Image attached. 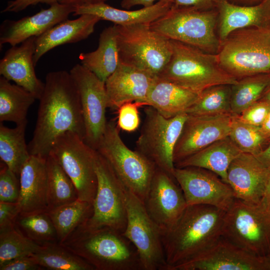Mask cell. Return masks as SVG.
<instances>
[{
    "label": "cell",
    "mask_w": 270,
    "mask_h": 270,
    "mask_svg": "<svg viewBox=\"0 0 270 270\" xmlns=\"http://www.w3.org/2000/svg\"><path fill=\"white\" fill-rule=\"evenodd\" d=\"M33 136L28 144L30 156L46 158L56 140L68 132L84 139L80 95L70 73L51 72L45 78Z\"/></svg>",
    "instance_id": "1"
},
{
    "label": "cell",
    "mask_w": 270,
    "mask_h": 270,
    "mask_svg": "<svg viewBox=\"0 0 270 270\" xmlns=\"http://www.w3.org/2000/svg\"><path fill=\"white\" fill-rule=\"evenodd\" d=\"M225 213L210 205L187 206L176 224L162 232L169 270L195 258L222 236Z\"/></svg>",
    "instance_id": "2"
},
{
    "label": "cell",
    "mask_w": 270,
    "mask_h": 270,
    "mask_svg": "<svg viewBox=\"0 0 270 270\" xmlns=\"http://www.w3.org/2000/svg\"><path fill=\"white\" fill-rule=\"evenodd\" d=\"M61 244L95 270H144L135 246L113 228H78Z\"/></svg>",
    "instance_id": "3"
},
{
    "label": "cell",
    "mask_w": 270,
    "mask_h": 270,
    "mask_svg": "<svg viewBox=\"0 0 270 270\" xmlns=\"http://www.w3.org/2000/svg\"><path fill=\"white\" fill-rule=\"evenodd\" d=\"M170 58L157 77L200 94L210 86L233 85L238 80L220 64L217 54L204 52L190 45L170 40Z\"/></svg>",
    "instance_id": "4"
},
{
    "label": "cell",
    "mask_w": 270,
    "mask_h": 270,
    "mask_svg": "<svg viewBox=\"0 0 270 270\" xmlns=\"http://www.w3.org/2000/svg\"><path fill=\"white\" fill-rule=\"evenodd\" d=\"M221 67L238 80L270 72V29L247 28L232 32L216 54Z\"/></svg>",
    "instance_id": "5"
},
{
    "label": "cell",
    "mask_w": 270,
    "mask_h": 270,
    "mask_svg": "<svg viewBox=\"0 0 270 270\" xmlns=\"http://www.w3.org/2000/svg\"><path fill=\"white\" fill-rule=\"evenodd\" d=\"M218 20L217 9L200 10L172 6L167 13L150 26L153 30L169 40L216 54L220 46L217 34Z\"/></svg>",
    "instance_id": "6"
},
{
    "label": "cell",
    "mask_w": 270,
    "mask_h": 270,
    "mask_svg": "<svg viewBox=\"0 0 270 270\" xmlns=\"http://www.w3.org/2000/svg\"><path fill=\"white\" fill-rule=\"evenodd\" d=\"M96 150L108 162L126 188L144 202L157 166L125 144L114 120L108 122Z\"/></svg>",
    "instance_id": "7"
},
{
    "label": "cell",
    "mask_w": 270,
    "mask_h": 270,
    "mask_svg": "<svg viewBox=\"0 0 270 270\" xmlns=\"http://www.w3.org/2000/svg\"><path fill=\"white\" fill-rule=\"evenodd\" d=\"M150 24H114L120 62L159 75L172 54L170 40L153 30Z\"/></svg>",
    "instance_id": "8"
},
{
    "label": "cell",
    "mask_w": 270,
    "mask_h": 270,
    "mask_svg": "<svg viewBox=\"0 0 270 270\" xmlns=\"http://www.w3.org/2000/svg\"><path fill=\"white\" fill-rule=\"evenodd\" d=\"M222 236L248 252L265 258L270 254V211L260 203L235 199L226 212Z\"/></svg>",
    "instance_id": "9"
},
{
    "label": "cell",
    "mask_w": 270,
    "mask_h": 270,
    "mask_svg": "<svg viewBox=\"0 0 270 270\" xmlns=\"http://www.w3.org/2000/svg\"><path fill=\"white\" fill-rule=\"evenodd\" d=\"M94 166L98 187L92 203L93 213L86 223L78 228L106 227L124 233L127 222L126 188L108 162L96 150Z\"/></svg>",
    "instance_id": "10"
},
{
    "label": "cell",
    "mask_w": 270,
    "mask_h": 270,
    "mask_svg": "<svg viewBox=\"0 0 270 270\" xmlns=\"http://www.w3.org/2000/svg\"><path fill=\"white\" fill-rule=\"evenodd\" d=\"M144 114L136 150L174 179V152L188 114L167 118L150 106Z\"/></svg>",
    "instance_id": "11"
},
{
    "label": "cell",
    "mask_w": 270,
    "mask_h": 270,
    "mask_svg": "<svg viewBox=\"0 0 270 270\" xmlns=\"http://www.w3.org/2000/svg\"><path fill=\"white\" fill-rule=\"evenodd\" d=\"M96 150L77 134L68 132L54 142L50 154L72 180L78 199L92 204L98 179L94 166Z\"/></svg>",
    "instance_id": "12"
},
{
    "label": "cell",
    "mask_w": 270,
    "mask_h": 270,
    "mask_svg": "<svg viewBox=\"0 0 270 270\" xmlns=\"http://www.w3.org/2000/svg\"><path fill=\"white\" fill-rule=\"evenodd\" d=\"M127 222L124 234L135 246L144 270H169L162 231L147 213L144 202L126 189Z\"/></svg>",
    "instance_id": "13"
},
{
    "label": "cell",
    "mask_w": 270,
    "mask_h": 270,
    "mask_svg": "<svg viewBox=\"0 0 270 270\" xmlns=\"http://www.w3.org/2000/svg\"><path fill=\"white\" fill-rule=\"evenodd\" d=\"M78 91L85 128L84 142L96 150L106 128L108 97L105 82L82 64L70 70Z\"/></svg>",
    "instance_id": "14"
},
{
    "label": "cell",
    "mask_w": 270,
    "mask_h": 270,
    "mask_svg": "<svg viewBox=\"0 0 270 270\" xmlns=\"http://www.w3.org/2000/svg\"><path fill=\"white\" fill-rule=\"evenodd\" d=\"M174 177L188 206L206 204L227 211L236 198L230 185L215 173L201 168H176Z\"/></svg>",
    "instance_id": "15"
},
{
    "label": "cell",
    "mask_w": 270,
    "mask_h": 270,
    "mask_svg": "<svg viewBox=\"0 0 270 270\" xmlns=\"http://www.w3.org/2000/svg\"><path fill=\"white\" fill-rule=\"evenodd\" d=\"M150 218L162 232L170 229L188 205L176 180L157 168L144 202Z\"/></svg>",
    "instance_id": "16"
},
{
    "label": "cell",
    "mask_w": 270,
    "mask_h": 270,
    "mask_svg": "<svg viewBox=\"0 0 270 270\" xmlns=\"http://www.w3.org/2000/svg\"><path fill=\"white\" fill-rule=\"evenodd\" d=\"M233 114H188L174 152V164L228 136Z\"/></svg>",
    "instance_id": "17"
},
{
    "label": "cell",
    "mask_w": 270,
    "mask_h": 270,
    "mask_svg": "<svg viewBox=\"0 0 270 270\" xmlns=\"http://www.w3.org/2000/svg\"><path fill=\"white\" fill-rule=\"evenodd\" d=\"M174 270H268L265 258L252 254L222 236Z\"/></svg>",
    "instance_id": "18"
},
{
    "label": "cell",
    "mask_w": 270,
    "mask_h": 270,
    "mask_svg": "<svg viewBox=\"0 0 270 270\" xmlns=\"http://www.w3.org/2000/svg\"><path fill=\"white\" fill-rule=\"evenodd\" d=\"M270 171L254 156L242 152L228 167L227 183L236 199L258 204L264 196Z\"/></svg>",
    "instance_id": "19"
},
{
    "label": "cell",
    "mask_w": 270,
    "mask_h": 270,
    "mask_svg": "<svg viewBox=\"0 0 270 270\" xmlns=\"http://www.w3.org/2000/svg\"><path fill=\"white\" fill-rule=\"evenodd\" d=\"M75 6L56 2L46 9L18 20H6L0 27V46H15L32 37L38 36L73 14Z\"/></svg>",
    "instance_id": "20"
},
{
    "label": "cell",
    "mask_w": 270,
    "mask_h": 270,
    "mask_svg": "<svg viewBox=\"0 0 270 270\" xmlns=\"http://www.w3.org/2000/svg\"><path fill=\"white\" fill-rule=\"evenodd\" d=\"M155 77L120 62L116 70L105 82L108 108L118 110L123 104L144 101Z\"/></svg>",
    "instance_id": "21"
},
{
    "label": "cell",
    "mask_w": 270,
    "mask_h": 270,
    "mask_svg": "<svg viewBox=\"0 0 270 270\" xmlns=\"http://www.w3.org/2000/svg\"><path fill=\"white\" fill-rule=\"evenodd\" d=\"M36 37L24 41L20 46H12L0 60V74L14 82L40 100L44 92V82L36 76L34 62Z\"/></svg>",
    "instance_id": "22"
},
{
    "label": "cell",
    "mask_w": 270,
    "mask_h": 270,
    "mask_svg": "<svg viewBox=\"0 0 270 270\" xmlns=\"http://www.w3.org/2000/svg\"><path fill=\"white\" fill-rule=\"evenodd\" d=\"M17 202L20 215L47 211L48 177L46 158L30 156L20 174Z\"/></svg>",
    "instance_id": "23"
},
{
    "label": "cell",
    "mask_w": 270,
    "mask_h": 270,
    "mask_svg": "<svg viewBox=\"0 0 270 270\" xmlns=\"http://www.w3.org/2000/svg\"><path fill=\"white\" fill-rule=\"evenodd\" d=\"M217 34L220 43L233 31L256 28L270 29V0L252 6H239L219 0Z\"/></svg>",
    "instance_id": "24"
},
{
    "label": "cell",
    "mask_w": 270,
    "mask_h": 270,
    "mask_svg": "<svg viewBox=\"0 0 270 270\" xmlns=\"http://www.w3.org/2000/svg\"><path fill=\"white\" fill-rule=\"evenodd\" d=\"M100 18L94 15L84 14L74 20H66L36 37L34 62L52 48L67 44L76 43L87 38L94 30Z\"/></svg>",
    "instance_id": "25"
},
{
    "label": "cell",
    "mask_w": 270,
    "mask_h": 270,
    "mask_svg": "<svg viewBox=\"0 0 270 270\" xmlns=\"http://www.w3.org/2000/svg\"><path fill=\"white\" fill-rule=\"evenodd\" d=\"M199 94L170 81L155 77L144 101L166 118L186 113L196 102Z\"/></svg>",
    "instance_id": "26"
},
{
    "label": "cell",
    "mask_w": 270,
    "mask_h": 270,
    "mask_svg": "<svg viewBox=\"0 0 270 270\" xmlns=\"http://www.w3.org/2000/svg\"><path fill=\"white\" fill-rule=\"evenodd\" d=\"M172 6V2L162 0L150 6L130 10L116 8L105 2H101L76 6L73 15L92 14L98 16L100 20L122 26L150 24L167 13Z\"/></svg>",
    "instance_id": "27"
},
{
    "label": "cell",
    "mask_w": 270,
    "mask_h": 270,
    "mask_svg": "<svg viewBox=\"0 0 270 270\" xmlns=\"http://www.w3.org/2000/svg\"><path fill=\"white\" fill-rule=\"evenodd\" d=\"M242 152L228 136L176 164L174 166L203 168L215 173L227 183L228 167L232 161Z\"/></svg>",
    "instance_id": "28"
},
{
    "label": "cell",
    "mask_w": 270,
    "mask_h": 270,
    "mask_svg": "<svg viewBox=\"0 0 270 270\" xmlns=\"http://www.w3.org/2000/svg\"><path fill=\"white\" fill-rule=\"evenodd\" d=\"M78 58L82 66L105 82L120 64L114 24L102 32L98 48L95 50L80 53Z\"/></svg>",
    "instance_id": "29"
},
{
    "label": "cell",
    "mask_w": 270,
    "mask_h": 270,
    "mask_svg": "<svg viewBox=\"0 0 270 270\" xmlns=\"http://www.w3.org/2000/svg\"><path fill=\"white\" fill-rule=\"evenodd\" d=\"M36 100L28 91L18 84L0 78V122H12L20 124L28 122L27 113Z\"/></svg>",
    "instance_id": "30"
},
{
    "label": "cell",
    "mask_w": 270,
    "mask_h": 270,
    "mask_svg": "<svg viewBox=\"0 0 270 270\" xmlns=\"http://www.w3.org/2000/svg\"><path fill=\"white\" fill-rule=\"evenodd\" d=\"M46 212L56 228L58 242L62 244L91 217L93 205L78 199Z\"/></svg>",
    "instance_id": "31"
},
{
    "label": "cell",
    "mask_w": 270,
    "mask_h": 270,
    "mask_svg": "<svg viewBox=\"0 0 270 270\" xmlns=\"http://www.w3.org/2000/svg\"><path fill=\"white\" fill-rule=\"evenodd\" d=\"M28 122L9 128L0 124V158L1 160L18 176L30 155L25 141Z\"/></svg>",
    "instance_id": "32"
},
{
    "label": "cell",
    "mask_w": 270,
    "mask_h": 270,
    "mask_svg": "<svg viewBox=\"0 0 270 270\" xmlns=\"http://www.w3.org/2000/svg\"><path fill=\"white\" fill-rule=\"evenodd\" d=\"M48 177L47 211L78 200L72 180L52 154L46 158Z\"/></svg>",
    "instance_id": "33"
},
{
    "label": "cell",
    "mask_w": 270,
    "mask_h": 270,
    "mask_svg": "<svg viewBox=\"0 0 270 270\" xmlns=\"http://www.w3.org/2000/svg\"><path fill=\"white\" fill-rule=\"evenodd\" d=\"M32 256L44 269L95 270L91 264L83 258L58 242L42 244L40 249Z\"/></svg>",
    "instance_id": "34"
},
{
    "label": "cell",
    "mask_w": 270,
    "mask_h": 270,
    "mask_svg": "<svg viewBox=\"0 0 270 270\" xmlns=\"http://www.w3.org/2000/svg\"><path fill=\"white\" fill-rule=\"evenodd\" d=\"M270 84V72L246 76L231 86L230 108L234 116L240 115L259 100Z\"/></svg>",
    "instance_id": "35"
},
{
    "label": "cell",
    "mask_w": 270,
    "mask_h": 270,
    "mask_svg": "<svg viewBox=\"0 0 270 270\" xmlns=\"http://www.w3.org/2000/svg\"><path fill=\"white\" fill-rule=\"evenodd\" d=\"M231 86L216 85L204 90L196 102L188 110L186 114L196 116L232 114Z\"/></svg>",
    "instance_id": "36"
},
{
    "label": "cell",
    "mask_w": 270,
    "mask_h": 270,
    "mask_svg": "<svg viewBox=\"0 0 270 270\" xmlns=\"http://www.w3.org/2000/svg\"><path fill=\"white\" fill-rule=\"evenodd\" d=\"M16 226L26 236L40 244L58 242L56 228L46 211L19 214Z\"/></svg>",
    "instance_id": "37"
},
{
    "label": "cell",
    "mask_w": 270,
    "mask_h": 270,
    "mask_svg": "<svg viewBox=\"0 0 270 270\" xmlns=\"http://www.w3.org/2000/svg\"><path fill=\"white\" fill-rule=\"evenodd\" d=\"M42 245L26 236L16 226L0 232V265L18 258L30 256Z\"/></svg>",
    "instance_id": "38"
},
{
    "label": "cell",
    "mask_w": 270,
    "mask_h": 270,
    "mask_svg": "<svg viewBox=\"0 0 270 270\" xmlns=\"http://www.w3.org/2000/svg\"><path fill=\"white\" fill-rule=\"evenodd\" d=\"M229 137L242 152L254 156L260 153L270 141L260 126H252L233 116Z\"/></svg>",
    "instance_id": "39"
},
{
    "label": "cell",
    "mask_w": 270,
    "mask_h": 270,
    "mask_svg": "<svg viewBox=\"0 0 270 270\" xmlns=\"http://www.w3.org/2000/svg\"><path fill=\"white\" fill-rule=\"evenodd\" d=\"M20 191L19 176L2 162L0 170V202H17Z\"/></svg>",
    "instance_id": "40"
},
{
    "label": "cell",
    "mask_w": 270,
    "mask_h": 270,
    "mask_svg": "<svg viewBox=\"0 0 270 270\" xmlns=\"http://www.w3.org/2000/svg\"><path fill=\"white\" fill-rule=\"evenodd\" d=\"M142 106V104L138 102H126L122 105L118 110V128L127 132L135 131L140 124L138 108Z\"/></svg>",
    "instance_id": "41"
},
{
    "label": "cell",
    "mask_w": 270,
    "mask_h": 270,
    "mask_svg": "<svg viewBox=\"0 0 270 270\" xmlns=\"http://www.w3.org/2000/svg\"><path fill=\"white\" fill-rule=\"evenodd\" d=\"M270 110V104L259 100L254 103L240 115L236 116L240 121L246 124L260 126Z\"/></svg>",
    "instance_id": "42"
},
{
    "label": "cell",
    "mask_w": 270,
    "mask_h": 270,
    "mask_svg": "<svg viewBox=\"0 0 270 270\" xmlns=\"http://www.w3.org/2000/svg\"><path fill=\"white\" fill-rule=\"evenodd\" d=\"M19 214L17 202H0V232L15 226Z\"/></svg>",
    "instance_id": "43"
},
{
    "label": "cell",
    "mask_w": 270,
    "mask_h": 270,
    "mask_svg": "<svg viewBox=\"0 0 270 270\" xmlns=\"http://www.w3.org/2000/svg\"><path fill=\"white\" fill-rule=\"evenodd\" d=\"M44 270L32 256H26L8 261L0 265V270Z\"/></svg>",
    "instance_id": "44"
},
{
    "label": "cell",
    "mask_w": 270,
    "mask_h": 270,
    "mask_svg": "<svg viewBox=\"0 0 270 270\" xmlns=\"http://www.w3.org/2000/svg\"><path fill=\"white\" fill-rule=\"evenodd\" d=\"M219 0H172V6L200 10L216 9Z\"/></svg>",
    "instance_id": "45"
},
{
    "label": "cell",
    "mask_w": 270,
    "mask_h": 270,
    "mask_svg": "<svg viewBox=\"0 0 270 270\" xmlns=\"http://www.w3.org/2000/svg\"><path fill=\"white\" fill-rule=\"evenodd\" d=\"M56 2H58L56 0H12L8 2L6 8L1 12H18L24 10L29 6H34L40 3L51 6Z\"/></svg>",
    "instance_id": "46"
},
{
    "label": "cell",
    "mask_w": 270,
    "mask_h": 270,
    "mask_svg": "<svg viewBox=\"0 0 270 270\" xmlns=\"http://www.w3.org/2000/svg\"><path fill=\"white\" fill-rule=\"evenodd\" d=\"M162 0H122L121 5L123 8L129 9L136 5H142L144 7H148L154 4V2ZM172 2V0H165Z\"/></svg>",
    "instance_id": "47"
},
{
    "label": "cell",
    "mask_w": 270,
    "mask_h": 270,
    "mask_svg": "<svg viewBox=\"0 0 270 270\" xmlns=\"http://www.w3.org/2000/svg\"><path fill=\"white\" fill-rule=\"evenodd\" d=\"M255 156L265 167L270 170V142L266 147Z\"/></svg>",
    "instance_id": "48"
},
{
    "label": "cell",
    "mask_w": 270,
    "mask_h": 270,
    "mask_svg": "<svg viewBox=\"0 0 270 270\" xmlns=\"http://www.w3.org/2000/svg\"><path fill=\"white\" fill-rule=\"evenodd\" d=\"M56 2L73 6H78L84 4H95L104 2L108 0H56Z\"/></svg>",
    "instance_id": "49"
},
{
    "label": "cell",
    "mask_w": 270,
    "mask_h": 270,
    "mask_svg": "<svg viewBox=\"0 0 270 270\" xmlns=\"http://www.w3.org/2000/svg\"><path fill=\"white\" fill-rule=\"evenodd\" d=\"M260 204L270 211V171L266 182L264 192Z\"/></svg>",
    "instance_id": "50"
},
{
    "label": "cell",
    "mask_w": 270,
    "mask_h": 270,
    "mask_svg": "<svg viewBox=\"0 0 270 270\" xmlns=\"http://www.w3.org/2000/svg\"><path fill=\"white\" fill-rule=\"evenodd\" d=\"M260 127L264 134L270 140V110L264 122Z\"/></svg>",
    "instance_id": "51"
},
{
    "label": "cell",
    "mask_w": 270,
    "mask_h": 270,
    "mask_svg": "<svg viewBox=\"0 0 270 270\" xmlns=\"http://www.w3.org/2000/svg\"><path fill=\"white\" fill-rule=\"evenodd\" d=\"M229 2L239 6H252L258 4L264 0H227Z\"/></svg>",
    "instance_id": "52"
},
{
    "label": "cell",
    "mask_w": 270,
    "mask_h": 270,
    "mask_svg": "<svg viewBox=\"0 0 270 270\" xmlns=\"http://www.w3.org/2000/svg\"><path fill=\"white\" fill-rule=\"evenodd\" d=\"M260 100H264L270 104V84Z\"/></svg>",
    "instance_id": "53"
},
{
    "label": "cell",
    "mask_w": 270,
    "mask_h": 270,
    "mask_svg": "<svg viewBox=\"0 0 270 270\" xmlns=\"http://www.w3.org/2000/svg\"><path fill=\"white\" fill-rule=\"evenodd\" d=\"M266 262L268 270H270V254L266 257Z\"/></svg>",
    "instance_id": "54"
}]
</instances>
